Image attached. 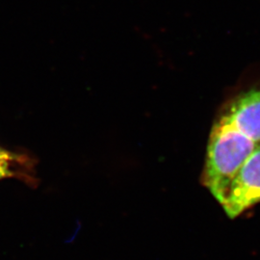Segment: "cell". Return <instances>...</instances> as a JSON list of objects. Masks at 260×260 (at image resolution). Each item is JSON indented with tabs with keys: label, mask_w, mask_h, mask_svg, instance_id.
Segmentation results:
<instances>
[{
	"label": "cell",
	"mask_w": 260,
	"mask_h": 260,
	"mask_svg": "<svg viewBox=\"0 0 260 260\" xmlns=\"http://www.w3.org/2000/svg\"><path fill=\"white\" fill-rule=\"evenodd\" d=\"M258 146L237 129L223 114L214 123L207 146L203 183L220 205L233 177Z\"/></svg>",
	"instance_id": "1"
},
{
	"label": "cell",
	"mask_w": 260,
	"mask_h": 260,
	"mask_svg": "<svg viewBox=\"0 0 260 260\" xmlns=\"http://www.w3.org/2000/svg\"><path fill=\"white\" fill-rule=\"evenodd\" d=\"M260 203V146L239 169L224 196L223 210L236 218L248 208Z\"/></svg>",
	"instance_id": "2"
},
{
	"label": "cell",
	"mask_w": 260,
	"mask_h": 260,
	"mask_svg": "<svg viewBox=\"0 0 260 260\" xmlns=\"http://www.w3.org/2000/svg\"><path fill=\"white\" fill-rule=\"evenodd\" d=\"M223 115L237 129L260 145V86L237 95Z\"/></svg>",
	"instance_id": "3"
},
{
	"label": "cell",
	"mask_w": 260,
	"mask_h": 260,
	"mask_svg": "<svg viewBox=\"0 0 260 260\" xmlns=\"http://www.w3.org/2000/svg\"><path fill=\"white\" fill-rule=\"evenodd\" d=\"M24 163V158L0 149V179L19 176V167Z\"/></svg>",
	"instance_id": "4"
}]
</instances>
